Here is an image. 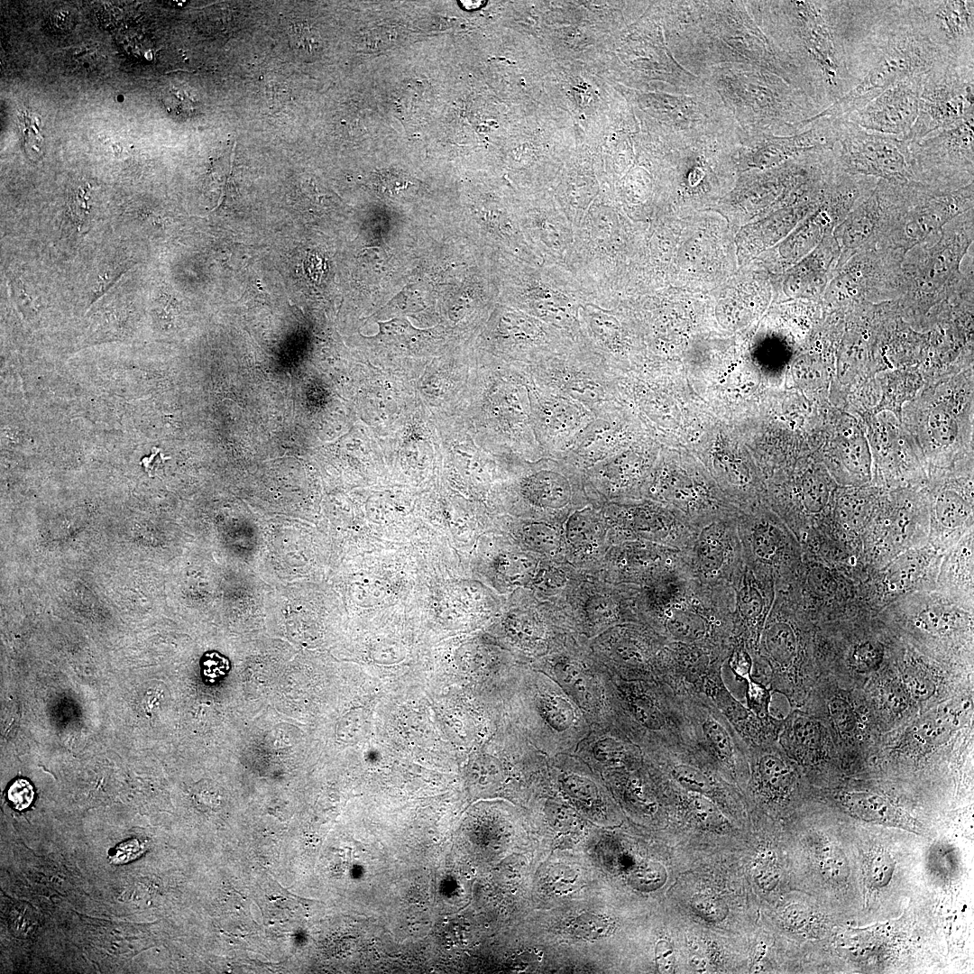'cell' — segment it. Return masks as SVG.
Instances as JSON below:
<instances>
[{"mask_svg":"<svg viewBox=\"0 0 974 974\" xmlns=\"http://www.w3.org/2000/svg\"><path fill=\"white\" fill-rule=\"evenodd\" d=\"M822 111L859 81L875 29L890 1L781 3Z\"/></svg>","mask_w":974,"mask_h":974,"instance_id":"1","label":"cell"},{"mask_svg":"<svg viewBox=\"0 0 974 974\" xmlns=\"http://www.w3.org/2000/svg\"><path fill=\"white\" fill-rule=\"evenodd\" d=\"M734 603L733 589L712 587L680 571L646 585L635 611L639 622L667 641L729 657Z\"/></svg>","mask_w":974,"mask_h":974,"instance_id":"2","label":"cell"},{"mask_svg":"<svg viewBox=\"0 0 974 974\" xmlns=\"http://www.w3.org/2000/svg\"><path fill=\"white\" fill-rule=\"evenodd\" d=\"M941 57L937 47L909 18L904 1H890L874 32L859 81L804 125L822 117L846 116L896 82L925 74Z\"/></svg>","mask_w":974,"mask_h":974,"instance_id":"3","label":"cell"},{"mask_svg":"<svg viewBox=\"0 0 974 974\" xmlns=\"http://www.w3.org/2000/svg\"><path fill=\"white\" fill-rule=\"evenodd\" d=\"M514 725L547 757L573 753L593 724L550 676L526 664L511 678Z\"/></svg>","mask_w":974,"mask_h":974,"instance_id":"4","label":"cell"},{"mask_svg":"<svg viewBox=\"0 0 974 974\" xmlns=\"http://www.w3.org/2000/svg\"><path fill=\"white\" fill-rule=\"evenodd\" d=\"M611 688L612 724L644 755L693 747L682 698L666 684L611 675Z\"/></svg>","mask_w":974,"mask_h":974,"instance_id":"5","label":"cell"},{"mask_svg":"<svg viewBox=\"0 0 974 974\" xmlns=\"http://www.w3.org/2000/svg\"><path fill=\"white\" fill-rule=\"evenodd\" d=\"M973 241V208L959 215L937 234L906 253L902 262L898 299L932 304L954 296L970 280L960 271Z\"/></svg>","mask_w":974,"mask_h":974,"instance_id":"6","label":"cell"},{"mask_svg":"<svg viewBox=\"0 0 974 974\" xmlns=\"http://www.w3.org/2000/svg\"><path fill=\"white\" fill-rule=\"evenodd\" d=\"M973 202L974 182L940 189L912 181L887 207L877 247L905 256L951 220L973 208Z\"/></svg>","mask_w":974,"mask_h":974,"instance_id":"7","label":"cell"},{"mask_svg":"<svg viewBox=\"0 0 974 974\" xmlns=\"http://www.w3.org/2000/svg\"><path fill=\"white\" fill-rule=\"evenodd\" d=\"M832 154L838 168L848 174L887 181H915L908 142L866 130L843 116L839 117Z\"/></svg>","mask_w":974,"mask_h":974,"instance_id":"8","label":"cell"},{"mask_svg":"<svg viewBox=\"0 0 974 974\" xmlns=\"http://www.w3.org/2000/svg\"><path fill=\"white\" fill-rule=\"evenodd\" d=\"M974 115V67L941 57L924 75L909 143Z\"/></svg>","mask_w":974,"mask_h":974,"instance_id":"9","label":"cell"},{"mask_svg":"<svg viewBox=\"0 0 974 974\" xmlns=\"http://www.w3.org/2000/svg\"><path fill=\"white\" fill-rule=\"evenodd\" d=\"M909 144L915 181L940 189L974 182V115Z\"/></svg>","mask_w":974,"mask_h":974,"instance_id":"10","label":"cell"},{"mask_svg":"<svg viewBox=\"0 0 974 974\" xmlns=\"http://www.w3.org/2000/svg\"><path fill=\"white\" fill-rule=\"evenodd\" d=\"M693 747L720 775L738 780L749 771L750 746L704 693L680 694Z\"/></svg>","mask_w":974,"mask_h":974,"instance_id":"11","label":"cell"},{"mask_svg":"<svg viewBox=\"0 0 974 974\" xmlns=\"http://www.w3.org/2000/svg\"><path fill=\"white\" fill-rule=\"evenodd\" d=\"M555 680L584 712L593 726L612 724L611 675L586 650L561 647L528 664Z\"/></svg>","mask_w":974,"mask_h":974,"instance_id":"12","label":"cell"},{"mask_svg":"<svg viewBox=\"0 0 974 974\" xmlns=\"http://www.w3.org/2000/svg\"><path fill=\"white\" fill-rule=\"evenodd\" d=\"M905 256L882 248L856 253L839 266L826 290L832 303L878 302L898 299Z\"/></svg>","mask_w":974,"mask_h":974,"instance_id":"13","label":"cell"},{"mask_svg":"<svg viewBox=\"0 0 974 974\" xmlns=\"http://www.w3.org/2000/svg\"><path fill=\"white\" fill-rule=\"evenodd\" d=\"M746 566L756 575L781 585L798 565L799 548L792 533L778 519L761 512L736 517Z\"/></svg>","mask_w":974,"mask_h":974,"instance_id":"14","label":"cell"},{"mask_svg":"<svg viewBox=\"0 0 974 974\" xmlns=\"http://www.w3.org/2000/svg\"><path fill=\"white\" fill-rule=\"evenodd\" d=\"M682 553L685 572L712 587L733 589L746 567L736 517L700 528Z\"/></svg>","mask_w":974,"mask_h":974,"instance_id":"15","label":"cell"},{"mask_svg":"<svg viewBox=\"0 0 974 974\" xmlns=\"http://www.w3.org/2000/svg\"><path fill=\"white\" fill-rule=\"evenodd\" d=\"M666 641L642 622H626L602 637L593 655L616 677L659 680Z\"/></svg>","mask_w":974,"mask_h":974,"instance_id":"16","label":"cell"},{"mask_svg":"<svg viewBox=\"0 0 974 974\" xmlns=\"http://www.w3.org/2000/svg\"><path fill=\"white\" fill-rule=\"evenodd\" d=\"M909 18L942 57L974 64V2L905 1Z\"/></svg>","mask_w":974,"mask_h":974,"instance_id":"17","label":"cell"},{"mask_svg":"<svg viewBox=\"0 0 974 974\" xmlns=\"http://www.w3.org/2000/svg\"><path fill=\"white\" fill-rule=\"evenodd\" d=\"M528 391L533 427L545 456L564 457L597 414L577 400L536 385L529 377Z\"/></svg>","mask_w":974,"mask_h":974,"instance_id":"18","label":"cell"},{"mask_svg":"<svg viewBox=\"0 0 974 974\" xmlns=\"http://www.w3.org/2000/svg\"><path fill=\"white\" fill-rule=\"evenodd\" d=\"M525 372L539 387L577 400L596 414L605 411L607 376L601 360L550 355Z\"/></svg>","mask_w":974,"mask_h":974,"instance_id":"19","label":"cell"},{"mask_svg":"<svg viewBox=\"0 0 974 974\" xmlns=\"http://www.w3.org/2000/svg\"><path fill=\"white\" fill-rule=\"evenodd\" d=\"M925 74L896 82L862 108L843 117L866 130L905 139L917 118Z\"/></svg>","mask_w":974,"mask_h":974,"instance_id":"20","label":"cell"},{"mask_svg":"<svg viewBox=\"0 0 974 974\" xmlns=\"http://www.w3.org/2000/svg\"><path fill=\"white\" fill-rule=\"evenodd\" d=\"M733 590L735 603L732 640L743 642L753 657L774 602L775 583L756 575L746 566Z\"/></svg>","mask_w":974,"mask_h":974,"instance_id":"21","label":"cell"},{"mask_svg":"<svg viewBox=\"0 0 974 974\" xmlns=\"http://www.w3.org/2000/svg\"><path fill=\"white\" fill-rule=\"evenodd\" d=\"M573 754L602 770L634 768L645 763L642 750L613 724L593 726Z\"/></svg>","mask_w":974,"mask_h":974,"instance_id":"22","label":"cell"},{"mask_svg":"<svg viewBox=\"0 0 974 974\" xmlns=\"http://www.w3.org/2000/svg\"><path fill=\"white\" fill-rule=\"evenodd\" d=\"M723 666L714 668L705 678L702 693L707 694L749 746L773 743L779 724L767 722L757 717L745 703L728 689L723 677Z\"/></svg>","mask_w":974,"mask_h":974,"instance_id":"23","label":"cell"},{"mask_svg":"<svg viewBox=\"0 0 974 974\" xmlns=\"http://www.w3.org/2000/svg\"><path fill=\"white\" fill-rule=\"evenodd\" d=\"M883 216V199L876 184L871 193L832 231L841 250L838 267L856 253L877 247Z\"/></svg>","mask_w":974,"mask_h":974,"instance_id":"24","label":"cell"},{"mask_svg":"<svg viewBox=\"0 0 974 974\" xmlns=\"http://www.w3.org/2000/svg\"><path fill=\"white\" fill-rule=\"evenodd\" d=\"M773 743L750 746L749 770L758 793L767 798L788 794L795 783V771Z\"/></svg>","mask_w":974,"mask_h":974,"instance_id":"25","label":"cell"},{"mask_svg":"<svg viewBox=\"0 0 974 974\" xmlns=\"http://www.w3.org/2000/svg\"><path fill=\"white\" fill-rule=\"evenodd\" d=\"M843 803L855 816L874 823L912 828L914 823L892 804L870 793H849Z\"/></svg>","mask_w":974,"mask_h":974,"instance_id":"26","label":"cell"},{"mask_svg":"<svg viewBox=\"0 0 974 974\" xmlns=\"http://www.w3.org/2000/svg\"><path fill=\"white\" fill-rule=\"evenodd\" d=\"M524 493L526 498L545 505L552 506L569 501L571 487L564 474L556 470L540 469L530 473L524 481Z\"/></svg>","mask_w":974,"mask_h":974,"instance_id":"27","label":"cell"},{"mask_svg":"<svg viewBox=\"0 0 974 974\" xmlns=\"http://www.w3.org/2000/svg\"><path fill=\"white\" fill-rule=\"evenodd\" d=\"M681 790L678 795L683 798L685 811L693 819L707 828L716 829L725 824L724 814L712 798L683 787Z\"/></svg>","mask_w":974,"mask_h":974,"instance_id":"28","label":"cell"},{"mask_svg":"<svg viewBox=\"0 0 974 974\" xmlns=\"http://www.w3.org/2000/svg\"><path fill=\"white\" fill-rule=\"evenodd\" d=\"M161 101L169 114L179 118L192 116L198 107L196 96L183 85H170L166 87L162 93Z\"/></svg>","mask_w":974,"mask_h":974,"instance_id":"29","label":"cell"},{"mask_svg":"<svg viewBox=\"0 0 974 974\" xmlns=\"http://www.w3.org/2000/svg\"><path fill=\"white\" fill-rule=\"evenodd\" d=\"M18 124L27 155L32 159L39 158L44 142L41 130V117L32 110L24 108L20 111Z\"/></svg>","mask_w":974,"mask_h":974,"instance_id":"30","label":"cell"},{"mask_svg":"<svg viewBox=\"0 0 974 974\" xmlns=\"http://www.w3.org/2000/svg\"><path fill=\"white\" fill-rule=\"evenodd\" d=\"M613 927L614 923L610 918L594 914H583L572 924V930L576 936L590 941L609 935Z\"/></svg>","mask_w":974,"mask_h":974,"instance_id":"31","label":"cell"},{"mask_svg":"<svg viewBox=\"0 0 974 974\" xmlns=\"http://www.w3.org/2000/svg\"><path fill=\"white\" fill-rule=\"evenodd\" d=\"M895 870V862L886 850H876L867 863V878L870 886L884 887L891 880Z\"/></svg>","mask_w":974,"mask_h":974,"instance_id":"32","label":"cell"},{"mask_svg":"<svg viewBox=\"0 0 974 974\" xmlns=\"http://www.w3.org/2000/svg\"><path fill=\"white\" fill-rule=\"evenodd\" d=\"M746 705L759 719L767 722L776 721L769 713L770 693L763 684L753 678L746 681Z\"/></svg>","mask_w":974,"mask_h":974,"instance_id":"33","label":"cell"},{"mask_svg":"<svg viewBox=\"0 0 974 974\" xmlns=\"http://www.w3.org/2000/svg\"><path fill=\"white\" fill-rule=\"evenodd\" d=\"M936 513L939 521L946 528L960 526L968 515L963 501L950 492L939 497L936 503Z\"/></svg>","mask_w":974,"mask_h":974,"instance_id":"34","label":"cell"},{"mask_svg":"<svg viewBox=\"0 0 974 974\" xmlns=\"http://www.w3.org/2000/svg\"><path fill=\"white\" fill-rule=\"evenodd\" d=\"M754 880L764 890L773 889L779 879L776 856L769 850L759 852L752 865Z\"/></svg>","mask_w":974,"mask_h":974,"instance_id":"35","label":"cell"},{"mask_svg":"<svg viewBox=\"0 0 974 974\" xmlns=\"http://www.w3.org/2000/svg\"><path fill=\"white\" fill-rule=\"evenodd\" d=\"M820 866L823 874L832 881H844L849 867L843 854L834 846H824L820 854Z\"/></svg>","mask_w":974,"mask_h":974,"instance_id":"36","label":"cell"},{"mask_svg":"<svg viewBox=\"0 0 974 974\" xmlns=\"http://www.w3.org/2000/svg\"><path fill=\"white\" fill-rule=\"evenodd\" d=\"M728 663L732 674L743 681L752 678L753 658L744 643L740 640H732L731 649Z\"/></svg>","mask_w":974,"mask_h":974,"instance_id":"37","label":"cell"},{"mask_svg":"<svg viewBox=\"0 0 974 974\" xmlns=\"http://www.w3.org/2000/svg\"><path fill=\"white\" fill-rule=\"evenodd\" d=\"M693 907L703 918L710 922H721L728 914L726 904L712 895L696 896L692 902Z\"/></svg>","mask_w":974,"mask_h":974,"instance_id":"38","label":"cell"},{"mask_svg":"<svg viewBox=\"0 0 974 974\" xmlns=\"http://www.w3.org/2000/svg\"><path fill=\"white\" fill-rule=\"evenodd\" d=\"M843 460L850 470L863 473L868 471L869 459L862 441L846 443L842 449Z\"/></svg>","mask_w":974,"mask_h":974,"instance_id":"39","label":"cell"},{"mask_svg":"<svg viewBox=\"0 0 974 974\" xmlns=\"http://www.w3.org/2000/svg\"><path fill=\"white\" fill-rule=\"evenodd\" d=\"M930 428L933 436L941 444L951 442L956 431L951 417L942 410L933 412L930 417Z\"/></svg>","mask_w":974,"mask_h":974,"instance_id":"40","label":"cell"},{"mask_svg":"<svg viewBox=\"0 0 974 974\" xmlns=\"http://www.w3.org/2000/svg\"><path fill=\"white\" fill-rule=\"evenodd\" d=\"M147 850L146 844L138 839H130L118 844L111 852V863L122 865L141 857Z\"/></svg>","mask_w":974,"mask_h":974,"instance_id":"41","label":"cell"},{"mask_svg":"<svg viewBox=\"0 0 974 974\" xmlns=\"http://www.w3.org/2000/svg\"><path fill=\"white\" fill-rule=\"evenodd\" d=\"M663 868L658 865L648 864L638 868L631 876L632 883L641 889L657 888L664 881Z\"/></svg>","mask_w":974,"mask_h":974,"instance_id":"42","label":"cell"},{"mask_svg":"<svg viewBox=\"0 0 974 974\" xmlns=\"http://www.w3.org/2000/svg\"><path fill=\"white\" fill-rule=\"evenodd\" d=\"M7 798L15 810H25L33 801V787L25 779H16L8 788Z\"/></svg>","mask_w":974,"mask_h":974,"instance_id":"43","label":"cell"},{"mask_svg":"<svg viewBox=\"0 0 974 974\" xmlns=\"http://www.w3.org/2000/svg\"><path fill=\"white\" fill-rule=\"evenodd\" d=\"M289 35L293 47L299 52H312L315 50L316 37L308 26L294 23L290 26Z\"/></svg>","mask_w":974,"mask_h":974,"instance_id":"44","label":"cell"},{"mask_svg":"<svg viewBox=\"0 0 974 974\" xmlns=\"http://www.w3.org/2000/svg\"><path fill=\"white\" fill-rule=\"evenodd\" d=\"M804 496L807 510L811 512H817L822 510L827 502V485L819 480L812 481Z\"/></svg>","mask_w":974,"mask_h":974,"instance_id":"45","label":"cell"},{"mask_svg":"<svg viewBox=\"0 0 974 974\" xmlns=\"http://www.w3.org/2000/svg\"><path fill=\"white\" fill-rule=\"evenodd\" d=\"M655 958L657 969L661 973H671L674 971V949L667 941L660 940L657 942L655 948Z\"/></svg>","mask_w":974,"mask_h":974,"instance_id":"46","label":"cell"},{"mask_svg":"<svg viewBox=\"0 0 974 974\" xmlns=\"http://www.w3.org/2000/svg\"><path fill=\"white\" fill-rule=\"evenodd\" d=\"M229 668V662L216 652L208 653L203 660L204 675L215 678L224 674Z\"/></svg>","mask_w":974,"mask_h":974,"instance_id":"47","label":"cell"},{"mask_svg":"<svg viewBox=\"0 0 974 974\" xmlns=\"http://www.w3.org/2000/svg\"><path fill=\"white\" fill-rule=\"evenodd\" d=\"M72 60L77 68L82 69H89L90 68V69L93 70L96 67L99 59L96 51L81 49L74 51Z\"/></svg>","mask_w":974,"mask_h":974,"instance_id":"48","label":"cell"},{"mask_svg":"<svg viewBox=\"0 0 974 974\" xmlns=\"http://www.w3.org/2000/svg\"><path fill=\"white\" fill-rule=\"evenodd\" d=\"M379 184L381 189L387 193H395L399 190L404 189L408 182L403 177L393 172H385L381 174L379 178Z\"/></svg>","mask_w":974,"mask_h":974,"instance_id":"49","label":"cell"},{"mask_svg":"<svg viewBox=\"0 0 974 974\" xmlns=\"http://www.w3.org/2000/svg\"><path fill=\"white\" fill-rule=\"evenodd\" d=\"M807 912L799 906H791L785 913L786 921L789 925L800 927L807 921Z\"/></svg>","mask_w":974,"mask_h":974,"instance_id":"50","label":"cell"}]
</instances>
